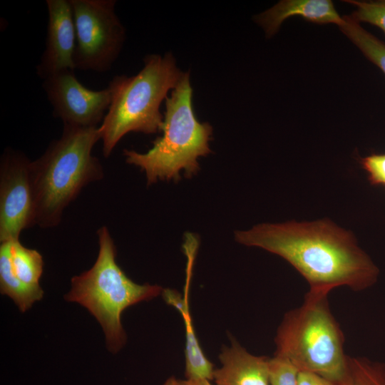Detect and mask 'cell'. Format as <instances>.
<instances>
[{"label": "cell", "instance_id": "6da1fadb", "mask_svg": "<svg viewBox=\"0 0 385 385\" xmlns=\"http://www.w3.org/2000/svg\"><path fill=\"white\" fill-rule=\"evenodd\" d=\"M237 242L279 255L307 280L309 292L328 294L336 287L359 292L374 284L379 269L351 231L329 219L263 223L237 231Z\"/></svg>", "mask_w": 385, "mask_h": 385}, {"label": "cell", "instance_id": "7a4b0ae2", "mask_svg": "<svg viewBox=\"0 0 385 385\" xmlns=\"http://www.w3.org/2000/svg\"><path fill=\"white\" fill-rule=\"evenodd\" d=\"M98 127L63 125L61 137L31 163L34 225L57 226L66 207L89 183L104 175L100 160L92 155L101 140Z\"/></svg>", "mask_w": 385, "mask_h": 385}, {"label": "cell", "instance_id": "3957f363", "mask_svg": "<svg viewBox=\"0 0 385 385\" xmlns=\"http://www.w3.org/2000/svg\"><path fill=\"white\" fill-rule=\"evenodd\" d=\"M274 343V356L287 360L298 371L318 374L337 385L348 384L349 356L328 294L308 292L301 306L284 314Z\"/></svg>", "mask_w": 385, "mask_h": 385}, {"label": "cell", "instance_id": "277c9868", "mask_svg": "<svg viewBox=\"0 0 385 385\" xmlns=\"http://www.w3.org/2000/svg\"><path fill=\"white\" fill-rule=\"evenodd\" d=\"M135 76H115L108 83L110 106L99 126L103 155L108 158L120 140L130 132L161 131L164 117L160 106L183 78L171 53L149 54Z\"/></svg>", "mask_w": 385, "mask_h": 385}, {"label": "cell", "instance_id": "5b68a950", "mask_svg": "<svg viewBox=\"0 0 385 385\" xmlns=\"http://www.w3.org/2000/svg\"><path fill=\"white\" fill-rule=\"evenodd\" d=\"M189 74L185 72L165 99L163 134L155 138L152 148L145 153L123 151L126 163L139 167L145 173L148 185L158 180H178L183 170L188 176L195 174L200 168L198 158L211 152L209 141L212 128L196 118Z\"/></svg>", "mask_w": 385, "mask_h": 385}, {"label": "cell", "instance_id": "8992f818", "mask_svg": "<svg viewBox=\"0 0 385 385\" xmlns=\"http://www.w3.org/2000/svg\"><path fill=\"white\" fill-rule=\"evenodd\" d=\"M97 235V259L90 270L71 278V288L65 299L79 303L89 311L103 329L108 349L115 354L126 342L120 321L123 311L158 297L163 289L159 285L132 281L115 261V247L107 227H100Z\"/></svg>", "mask_w": 385, "mask_h": 385}, {"label": "cell", "instance_id": "52a82bcc", "mask_svg": "<svg viewBox=\"0 0 385 385\" xmlns=\"http://www.w3.org/2000/svg\"><path fill=\"white\" fill-rule=\"evenodd\" d=\"M76 29L75 68L108 71L125 41V30L115 12V0H69Z\"/></svg>", "mask_w": 385, "mask_h": 385}, {"label": "cell", "instance_id": "ba28073f", "mask_svg": "<svg viewBox=\"0 0 385 385\" xmlns=\"http://www.w3.org/2000/svg\"><path fill=\"white\" fill-rule=\"evenodd\" d=\"M31 163L20 150L7 147L0 159V242L19 240L34 226Z\"/></svg>", "mask_w": 385, "mask_h": 385}, {"label": "cell", "instance_id": "9c48e42d", "mask_svg": "<svg viewBox=\"0 0 385 385\" xmlns=\"http://www.w3.org/2000/svg\"><path fill=\"white\" fill-rule=\"evenodd\" d=\"M43 88L54 118L63 125L98 127L110 106L112 93L108 86L100 91L85 87L73 70H66L43 79Z\"/></svg>", "mask_w": 385, "mask_h": 385}, {"label": "cell", "instance_id": "30bf717a", "mask_svg": "<svg viewBox=\"0 0 385 385\" xmlns=\"http://www.w3.org/2000/svg\"><path fill=\"white\" fill-rule=\"evenodd\" d=\"M43 271V257L37 250L24 247L19 240L1 242L0 291L21 312L43 297L39 285Z\"/></svg>", "mask_w": 385, "mask_h": 385}, {"label": "cell", "instance_id": "8fae6325", "mask_svg": "<svg viewBox=\"0 0 385 385\" xmlns=\"http://www.w3.org/2000/svg\"><path fill=\"white\" fill-rule=\"evenodd\" d=\"M48 24L45 49L36 73L43 80L56 73L75 70L76 29L69 0H46Z\"/></svg>", "mask_w": 385, "mask_h": 385}, {"label": "cell", "instance_id": "7c38bea8", "mask_svg": "<svg viewBox=\"0 0 385 385\" xmlns=\"http://www.w3.org/2000/svg\"><path fill=\"white\" fill-rule=\"evenodd\" d=\"M215 385H270V358L250 353L236 339L222 348Z\"/></svg>", "mask_w": 385, "mask_h": 385}, {"label": "cell", "instance_id": "4fadbf2b", "mask_svg": "<svg viewBox=\"0 0 385 385\" xmlns=\"http://www.w3.org/2000/svg\"><path fill=\"white\" fill-rule=\"evenodd\" d=\"M295 16L317 24L332 23L339 26L344 23L329 0H282L254 19L270 38L277 33L284 20Z\"/></svg>", "mask_w": 385, "mask_h": 385}, {"label": "cell", "instance_id": "5bb4252c", "mask_svg": "<svg viewBox=\"0 0 385 385\" xmlns=\"http://www.w3.org/2000/svg\"><path fill=\"white\" fill-rule=\"evenodd\" d=\"M165 301L175 307L183 318L185 328V376L187 379H213L215 368L201 349L189 312L188 297H181L175 290L166 289L162 292Z\"/></svg>", "mask_w": 385, "mask_h": 385}, {"label": "cell", "instance_id": "9a60e30c", "mask_svg": "<svg viewBox=\"0 0 385 385\" xmlns=\"http://www.w3.org/2000/svg\"><path fill=\"white\" fill-rule=\"evenodd\" d=\"M342 18L344 23L339 26L341 31L385 74V43L363 29L349 15Z\"/></svg>", "mask_w": 385, "mask_h": 385}, {"label": "cell", "instance_id": "2e32d148", "mask_svg": "<svg viewBox=\"0 0 385 385\" xmlns=\"http://www.w3.org/2000/svg\"><path fill=\"white\" fill-rule=\"evenodd\" d=\"M349 379L346 385H385V364L365 357L349 358Z\"/></svg>", "mask_w": 385, "mask_h": 385}, {"label": "cell", "instance_id": "e0dca14e", "mask_svg": "<svg viewBox=\"0 0 385 385\" xmlns=\"http://www.w3.org/2000/svg\"><path fill=\"white\" fill-rule=\"evenodd\" d=\"M344 1L356 7V10L349 15L351 19L358 23H369L381 29L385 34V0L370 1L345 0Z\"/></svg>", "mask_w": 385, "mask_h": 385}, {"label": "cell", "instance_id": "ac0fdd59", "mask_svg": "<svg viewBox=\"0 0 385 385\" xmlns=\"http://www.w3.org/2000/svg\"><path fill=\"white\" fill-rule=\"evenodd\" d=\"M298 370L287 360L270 358V385H297Z\"/></svg>", "mask_w": 385, "mask_h": 385}, {"label": "cell", "instance_id": "d6986e66", "mask_svg": "<svg viewBox=\"0 0 385 385\" xmlns=\"http://www.w3.org/2000/svg\"><path fill=\"white\" fill-rule=\"evenodd\" d=\"M359 160L372 184L385 186V153L372 154Z\"/></svg>", "mask_w": 385, "mask_h": 385}, {"label": "cell", "instance_id": "ffe728a7", "mask_svg": "<svg viewBox=\"0 0 385 385\" xmlns=\"http://www.w3.org/2000/svg\"><path fill=\"white\" fill-rule=\"evenodd\" d=\"M297 385H337L330 380L309 371H298Z\"/></svg>", "mask_w": 385, "mask_h": 385}, {"label": "cell", "instance_id": "44dd1931", "mask_svg": "<svg viewBox=\"0 0 385 385\" xmlns=\"http://www.w3.org/2000/svg\"><path fill=\"white\" fill-rule=\"evenodd\" d=\"M163 385H213L211 381L205 379H178L175 376L169 377Z\"/></svg>", "mask_w": 385, "mask_h": 385}]
</instances>
